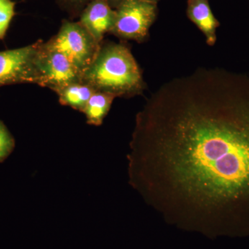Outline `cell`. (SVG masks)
<instances>
[{
  "mask_svg": "<svg viewBox=\"0 0 249 249\" xmlns=\"http://www.w3.org/2000/svg\"><path fill=\"white\" fill-rule=\"evenodd\" d=\"M129 182L167 222L220 233L249 213V76L199 69L136 116Z\"/></svg>",
  "mask_w": 249,
  "mask_h": 249,
  "instance_id": "6da1fadb",
  "label": "cell"
},
{
  "mask_svg": "<svg viewBox=\"0 0 249 249\" xmlns=\"http://www.w3.org/2000/svg\"><path fill=\"white\" fill-rule=\"evenodd\" d=\"M83 82L95 91L130 98L145 88L140 67L125 45L103 41L92 63L83 72Z\"/></svg>",
  "mask_w": 249,
  "mask_h": 249,
  "instance_id": "7a4b0ae2",
  "label": "cell"
},
{
  "mask_svg": "<svg viewBox=\"0 0 249 249\" xmlns=\"http://www.w3.org/2000/svg\"><path fill=\"white\" fill-rule=\"evenodd\" d=\"M46 45L63 54L82 71L92 63L102 44L79 21L64 19L57 34Z\"/></svg>",
  "mask_w": 249,
  "mask_h": 249,
  "instance_id": "3957f363",
  "label": "cell"
},
{
  "mask_svg": "<svg viewBox=\"0 0 249 249\" xmlns=\"http://www.w3.org/2000/svg\"><path fill=\"white\" fill-rule=\"evenodd\" d=\"M157 4L144 0H124L115 9V22L110 34L121 40L143 42L157 18Z\"/></svg>",
  "mask_w": 249,
  "mask_h": 249,
  "instance_id": "277c9868",
  "label": "cell"
},
{
  "mask_svg": "<svg viewBox=\"0 0 249 249\" xmlns=\"http://www.w3.org/2000/svg\"><path fill=\"white\" fill-rule=\"evenodd\" d=\"M37 85L53 91L70 83L83 81V71L43 41L37 53Z\"/></svg>",
  "mask_w": 249,
  "mask_h": 249,
  "instance_id": "5b68a950",
  "label": "cell"
},
{
  "mask_svg": "<svg viewBox=\"0 0 249 249\" xmlns=\"http://www.w3.org/2000/svg\"><path fill=\"white\" fill-rule=\"evenodd\" d=\"M41 41L0 52V87L37 84V57Z\"/></svg>",
  "mask_w": 249,
  "mask_h": 249,
  "instance_id": "8992f818",
  "label": "cell"
},
{
  "mask_svg": "<svg viewBox=\"0 0 249 249\" xmlns=\"http://www.w3.org/2000/svg\"><path fill=\"white\" fill-rule=\"evenodd\" d=\"M116 11L107 0H91L79 16V22L99 43L110 34L115 22Z\"/></svg>",
  "mask_w": 249,
  "mask_h": 249,
  "instance_id": "52a82bcc",
  "label": "cell"
},
{
  "mask_svg": "<svg viewBox=\"0 0 249 249\" xmlns=\"http://www.w3.org/2000/svg\"><path fill=\"white\" fill-rule=\"evenodd\" d=\"M187 16L204 34L208 45H213L219 23L213 14L209 0H188Z\"/></svg>",
  "mask_w": 249,
  "mask_h": 249,
  "instance_id": "ba28073f",
  "label": "cell"
},
{
  "mask_svg": "<svg viewBox=\"0 0 249 249\" xmlns=\"http://www.w3.org/2000/svg\"><path fill=\"white\" fill-rule=\"evenodd\" d=\"M95 90L84 82H76L65 85L54 91L62 106H69L75 110H84L85 106Z\"/></svg>",
  "mask_w": 249,
  "mask_h": 249,
  "instance_id": "9c48e42d",
  "label": "cell"
},
{
  "mask_svg": "<svg viewBox=\"0 0 249 249\" xmlns=\"http://www.w3.org/2000/svg\"><path fill=\"white\" fill-rule=\"evenodd\" d=\"M116 98L111 93L95 91L83 111L87 123L91 125H101L110 110L111 105Z\"/></svg>",
  "mask_w": 249,
  "mask_h": 249,
  "instance_id": "30bf717a",
  "label": "cell"
},
{
  "mask_svg": "<svg viewBox=\"0 0 249 249\" xmlns=\"http://www.w3.org/2000/svg\"><path fill=\"white\" fill-rule=\"evenodd\" d=\"M15 16L16 2L13 0H0V40L6 36Z\"/></svg>",
  "mask_w": 249,
  "mask_h": 249,
  "instance_id": "8fae6325",
  "label": "cell"
},
{
  "mask_svg": "<svg viewBox=\"0 0 249 249\" xmlns=\"http://www.w3.org/2000/svg\"><path fill=\"white\" fill-rule=\"evenodd\" d=\"M16 146L14 137L4 123L0 120V162L6 160Z\"/></svg>",
  "mask_w": 249,
  "mask_h": 249,
  "instance_id": "7c38bea8",
  "label": "cell"
},
{
  "mask_svg": "<svg viewBox=\"0 0 249 249\" xmlns=\"http://www.w3.org/2000/svg\"><path fill=\"white\" fill-rule=\"evenodd\" d=\"M91 0H55L59 7L71 19L79 18L83 10Z\"/></svg>",
  "mask_w": 249,
  "mask_h": 249,
  "instance_id": "4fadbf2b",
  "label": "cell"
},
{
  "mask_svg": "<svg viewBox=\"0 0 249 249\" xmlns=\"http://www.w3.org/2000/svg\"><path fill=\"white\" fill-rule=\"evenodd\" d=\"M124 1V0H107L111 7L114 10L117 9Z\"/></svg>",
  "mask_w": 249,
  "mask_h": 249,
  "instance_id": "5bb4252c",
  "label": "cell"
},
{
  "mask_svg": "<svg viewBox=\"0 0 249 249\" xmlns=\"http://www.w3.org/2000/svg\"><path fill=\"white\" fill-rule=\"evenodd\" d=\"M144 1H149V2L154 3V4H157L160 0H144Z\"/></svg>",
  "mask_w": 249,
  "mask_h": 249,
  "instance_id": "9a60e30c",
  "label": "cell"
}]
</instances>
